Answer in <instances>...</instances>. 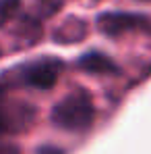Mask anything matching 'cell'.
Instances as JSON below:
<instances>
[{
  "instance_id": "obj_1",
  "label": "cell",
  "mask_w": 151,
  "mask_h": 154,
  "mask_svg": "<svg viewBox=\"0 0 151 154\" xmlns=\"http://www.w3.org/2000/svg\"><path fill=\"white\" fill-rule=\"evenodd\" d=\"M93 121V102L85 90H75L52 108V123L66 131H83Z\"/></svg>"
},
{
  "instance_id": "obj_2",
  "label": "cell",
  "mask_w": 151,
  "mask_h": 154,
  "mask_svg": "<svg viewBox=\"0 0 151 154\" xmlns=\"http://www.w3.org/2000/svg\"><path fill=\"white\" fill-rule=\"evenodd\" d=\"M60 63L54 58H42L35 63H27L23 67H19V79L35 90H50L56 83L58 73H60Z\"/></svg>"
},
{
  "instance_id": "obj_3",
  "label": "cell",
  "mask_w": 151,
  "mask_h": 154,
  "mask_svg": "<svg viewBox=\"0 0 151 154\" xmlns=\"http://www.w3.org/2000/svg\"><path fill=\"white\" fill-rule=\"evenodd\" d=\"M97 27L101 33L116 38L126 31H151V21L145 15H132V13H103L97 17Z\"/></svg>"
},
{
  "instance_id": "obj_4",
  "label": "cell",
  "mask_w": 151,
  "mask_h": 154,
  "mask_svg": "<svg viewBox=\"0 0 151 154\" xmlns=\"http://www.w3.org/2000/svg\"><path fill=\"white\" fill-rule=\"evenodd\" d=\"M33 117H35V110L25 106V104L0 108V135L27 127L33 121Z\"/></svg>"
},
{
  "instance_id": "obj_5",
  "label": "cell",
  "mask_w": 151,
  "mask_h": 154,
  "mask_svg": "<svg viewBox=\"0 0 151 154\" xmlns=\"http://www.w3.org/2000/svg\"><path fill=\"white\" fill-rule=\"evenodd\" d=\"M79 67H81V71L91 73V75H116V73H120L118 65L101 52H89V54L81 56Z\"/></svg>"
},
{
  "instance_id": "obj_6",
  "label": "cell",
  "mask_w": 151,
  "mask_h": 154,
  "mask_svg": "<svg viewBox=\"0 0 151 154\" xmlns=\"http://www.w3.org/2000/svg\"><path fill=\"white\" fill-rule=\"evenodd\" d=\"M77 25V19H71L68 23H64L62 27H58V31H56V42H79L81 38H85V31H73V27Z\"/></svg>"
},
{
  "instance_id": "obj_7",
  "label": "cell",
  "mask_w": 151,
  "mask_h": 154,
  "mask_svg": "<svg viewBox=\"0 0 151 154\" xmlns=\"http://www.w3.org/2000/svg\"><path fill=\"white\" fill-rule=\"evenodd\" d=\"M19 6H21L19 0H0V23H6L8 19H13Z\"/></svg>"
},
{
  "instance_id": "obj_8",
  "label": "cell",
  "mask_w": 151,
  "mask_h": 154,
  "mask_svg": "<svg viewBox=\"0 0 151 154\" xmlns=\"http://www.w3.org/2000/svg\"><path fill=\"white\" fill-rule=\"evenodd\" d=\"M0 154H21V148L15 144H0Z\"/></svg>"
},
{
  "instance_id": "obj_9",
  "label": "cell",
  "mask_w": 151,
  "mask_h": 154,
  "mask_svg": "<svg viewBox=\"0 0 151 154\" xmlns=\"http://www.w3.org/2000/svg\"><path fill=\"white\" fill-rule=\"evenodd\" d=\"M37 154H64V152L60 148H56V146H39Z\"/></svg>"
},
{
  "instance_id": "obj_10",
  "label": "cell",
  "mask_w": 151,
  "mask_h": 154,
  "mask_svg": "<svg viewBox=\"0 0 151 154\" xmlns=\"http://www.w3.org/2000/svg\"><path fill=\"white\" fill-rule=\"evenodd\" d=\"M4 98H6V85L0 81V104L4 102Z\"/></svg>"
}]
</instances>
